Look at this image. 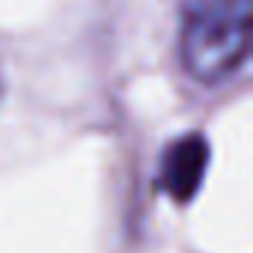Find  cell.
<instances>
[{"label":"cell","mask_w":253,"mask_h":253,"mask_svg":"<svg viewBox=\"0 0 253 253\" xmlns=\"http://www.w3.org/2000/svg\"><path fill=\"white\" fill-rule=\"evenodd\" d=\"M209 170V140L203 134H185L167 146L161 161V188L179 203H191Z\"/></svg>","instance_id":"7a4b0ae2"},{"label":"cell","mask_w":253,"mask_h":253,"mask_svg":"<svg viewBox=\"0 0 253 253\" xmlns=\"http://www.w3.org/2000/svg\"><path fill=\"white\" fill-rule=\"evenodd\" d=\"M253 0H188L179 24V60L197 84H220L247 60Z\"/></svg>","instance_id":"6da1fadb"}]
</instances>
